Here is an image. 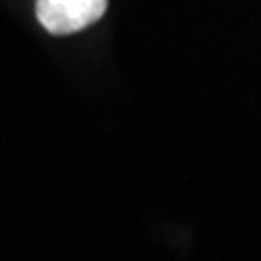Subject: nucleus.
Here are the masks:
<instances>
[{
	"label": "nucleus",
	"instance_id": "f257e3e1",
	"mask_svg": "<svg viewBox=\"0 0 261 261\" xmlns=\"http://www.w3.org/2000/svg\"><path fill=\"white\" fill-rule=\"evenodd\" d=\"M107 11V0H37L39 24L53 35H72L92 27Z\"/></svg>",
	"mask_w": 261,
	"mask_h": 261
}]
</instances>
